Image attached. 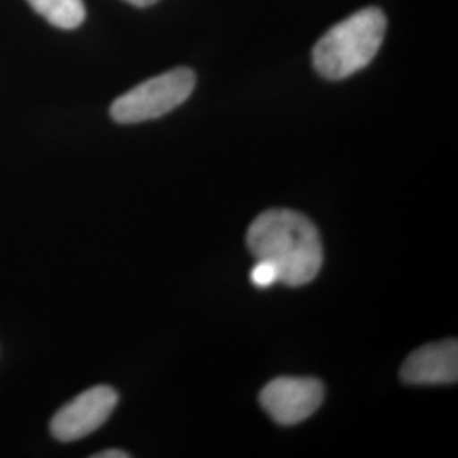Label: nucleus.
<instances>
[{
  "instance_id": "obj_1",
  "label": "nucleus",
  "mask_w": 458,
  "mask_h": 458,
  "mask_svg": "<svg viewBox=\"0 0 458 458\" xmlns=\"http://www.w3.org/2000/svg\"><path fill=\"white\" fill-rule=\"evenodd\" d=\"M246 245L257 260L277 267L278 282L301 287L318 277L325 253L318 228L293 209H268L246 233Z\"/></svg>"
},
{
  "instance_id": "obj_3",
  "label": "nucleus",
  "mask_w": 458,
  "mask_h": 458,
  "mask_svg": "<svg viewBox=\"0 0 458 458\" xmlns=\"http://www.w3.org/2000/svg\"><path fill=\"white\" fill-rule=\"evenodd\" d=\"M196 89V73L191 68H174L130 92L115 98L111 117L119 124H136L172 113L183 104Z\"/></svg>"
},
{
  "instance_id": "obj_2",
  "label": "nucleus",
  "mask_w": 458,
  "mask_h": 458,
  "mask_svg": "<svg viewBox=\"0 0 458 458\" xmlns=\"http://www.w3.org/2000/svg\"><path fill=\"white\" fill-rule=\"evenodd\" d=\"M386 14L367 7L333 26L312 49L316 72L327 81H344L370 65L384 43Z\"/></svg>"
},
{
  "instance_id": "obj_4",
  "label": "nucleus",
  "mask_w": 458,
  "mask_h": 458,
  "mask_svg": "<svg viewBox=\"0 0 458 458\" xmlns=\"http://www.w3.org/2000/svg\"><path fill=\"white\" fill-rule=\"evenodd\" d=\"M325 399V386L312 377H278L260 393L267 414L282 426L299 425L311 418Z\"/></svg>"
},
{
  "instance_id": "obj_7",
  "label": "nucleus",
  "mask_w": 458,
  "mask_h": 458,
  "mask_svg": "<svg viewBox=\"0 0 458 458\" xmlns=\"http://www.w3.org/2000/svg\"><path fill=\"white\" fill-rule=\"evenodd\" d=\"M28 4L58 30H77L87 16L83 0H28Z\"/></svg>"
},
{
  "instance_id": "obj_5",
  "label": "nucleus",
  "mask_w": 458,
  "mask_h": 458,
  "mask_svg": "<svg viewBox=\"0 0 458 458\" xmlns=\"http://www.w3.org/2000/svg\"><path fill=\"white\" fill-rule=\"evenodd\" d=\"M119 403V395L109 386H96L79 394L51 420V435L58 442H77L104 425Z\"/></svg>"
},
{
  "instance_id": "obj_8",
  "label": "nucleus",
  "mask_w": 458,
  "mask_h": 458,
  "mask_svg": "<svg viewBox=\"0 0 458 458\" xmlns=\"http://www.w3.org/2000/svg\"><path fill=\"white\" fill-rule=\"evenodd\" d=\"M250 280L259 289H268L278 282L277 267L268 260H257L250 272Z\"/></svg>"
},
{
  "instance_id": "obj_9",
  "label": "nucleus",
  "mask_w": 458,
  "mask_h": 458,
  "mask_svg": "<svg viewBox=\"0 0 458 458\" xmlns=\"http://www.w3.org/2000/svg\"><path fill=\"white\" fill-rule=\"evenodd\" d=\"M130 454L124 452V450H106V452H100L92 455V458H128Z\"/></svg>"
},
{
  "instance_id": "obj_6",
  "label": "nucleus",
  "mask_w": 458,
  "mask_h": 458,
  "mask_svg": "<svg viewBox=\"0 0 458 458\" xmlns=\"http://www.w3.org/2000/svg\"><path fill=\"white\" fill-rule=\"evenodd\" d=\"M401 378L412 386H442L458 380L457 340L425 344L412 352L401 369Z\"/></svg>"
},
{
  "instance_id": "obj_10",
  "label": "nucleus",
  "mask_w": 458,
  "mask_h": 458,
  "mask_svg": "<svg viewBox=\"0 0 458 458\" xmlns=\"http://www.w3.org/2000/svg\"><path fill=\"white\" fill-rule=\"evenodd\" d=\"M124 2H128V4H131V5H136V7H149V5L157 4L158 0H124Z\"/></svg>"
}]
</instances>
